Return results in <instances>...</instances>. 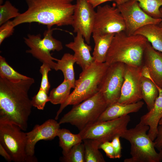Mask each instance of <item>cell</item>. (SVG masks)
Returning a JSON list of instances; mask_svg holds the SVG:
<instances>
[{"mask_svg":"<svg viewBox=\"0 0 162 162\" xmlns=\"http://www.w3.org/2000/svg\"><path fill=\"white\" fill-rule=\"evenodd\" d=\"M141 67L125 64L124 80L118 103L132 104L142 99L141 89Z\"/></svg>","mask_w":162,"mask_h":162,"instance_id":"13","label":"cell"},{"mask_svg":"<svg viewBox=\"0 0 162 162\" xmlns=\"http://www.w3.org/2000/svg\"><path fill=\"white\" fill-rule=\"evenodd\" d=\"M74 106L60 119L59 123L60 124L70 123L80 131L96 122L108 106L104 97L99 91L82 103Z\"/></svg>","mask_w":162,"mask_h":162,"instance_id":"6","label":"cell"},{"mask_svg":"<svg viewBox=\"0 0 162 162\" xmlns=\"http://www.w3.org/2000/svg\"><path fill=\"white\" fill-rule=\"evenodd\" d=\"M76 0H25L27 10L12 22L15 27L24 23L36 22L51 28L72 25Z\"/></svg>","mask_w":162,"mask_h":162,"instance_id":"2","label":"cell"},{"mask_svg":"<svg viewBox=\"0 0 162 162\" xmlns=\"http://www.w3.org/2000/svg\"><path fill=\"white\" fill-rule=\"evenodd\" d=\"M144 103L140 101L130 104H122L118 102L106 107L96 122L104 121L115 119L138 111L142 107Z\"/></svg>","mask_w":162,"mask_h":162,"instance_id":"19","label":"cell"},{"mask_svg":"<svg viewBox=\"0 0 162 162\" xmlns=\"http://www.w3.org/2000/svg\"><path fill=\"white\" fill-rule=\"evenodd\" d=\"M2 0H0V4H2Z\"/></svg>","mask_w":162,"mask_h":162,"instance_id":"42","label":"cell"},{"mask_svg":"<svg viewBox=\"0 0 162 162\" xmlns=\"http://www.w3.org/2000/svg\"><path fill=\"white\" fill-rule=\"evenodd\" d=\"M16 125L0 121V144L15 162H36L26 152V133Z\"/></svg>","mask_w":162,"mask_h":162,"instance_id":"7","label":"cell"},{"mask_svg":"<svg viewBox=\"0 0 162 162\" xmlns=\"http://www.w3.org/2000/svg\"><path fill=\"white\" fill-rule=\"evenodd\" d=\"M159 124H162V118L160 120L159 122Z\"/></svg>","mask_w":162,"mask_h":162,"instance_id":"41","label":"cell"},{"mask_svg":"<svg viewBox=\"0 0 162 162\" xmlns=\"http://www.w3.org/2000/svg\"><path fill=\"white\" fill-rule=\"evenodd\" d=\"M143 64L149 69L154 82L162 88V52L155 50L148 41L143 54Z\"/></svg>","mask_w":162,"mask_h":162,"instance_id":"16","label":"cell"},{"mask_svg":"<svg viewBox=\"0 0 162 162\" xmlns=\"http://www.w3.org/2000/svg\"><path fill=\"white\" fill-rule=\"evenodd\" d=\"M98 148L103 150L107 156L110 158H115L114 153L111 142L107 141L103 142L100 145Z\"/></svg>","mask_w":162,"mask_h":162,"instance_id":"34","label":"cell"},{"mask_svg":"<svg viewBox=\"0 0 162 162\" xmlns=\"http://www.w3.org/2000/svg\"><path fill=\"white\" fill-rule=\"evenodd\" d=\"M34 82L31 77L13 82L0 77V121L26 130L32 106L28 92Z\"/></svg>","mask_w":162,"mask_h":162,"instance_id":"1","label":"cell"},{"mask_svg":"<svg viewBox=\"0 0 162 162\" xmlns=\"http://www.w3.org/2000/svg\"><path fill=\"white\" fill-rule=\"evenodd\" d=\"M114 0H88V2L94 8L105 2Z\"/></svg>","mask_w":162,"mask_h":162,"instance_id":"39","label":"cell"},{"mask_svg":"<svg viewBox=\"0 0 162 162\" xmlns=\"http://www.w3.org/2000/svg\"><path fill=\"white\" fill-rule=\"evenodd\" d=\"M0 77L13 82L29 79L14 70L7 62L5 58L0 56Z\"/></svg>","mask_w":162,"mask_h":162,"instance_id":"28","label":"cell"},{"mask_svg":"<svg viewBox=\"0 0 162 162\" xmlns=\"http://www.w3.org/2000/svg\"><path fill=\"white\" fill-rule=\"evenodd\" d=\"M125 29L124 20L117 6L106 4L97 7L92 33L115 34Z\"/></svg>","mask_w":162,"mask_h":162,"instance_id":"9","label":"cell"},{"mask_svg":"<svg viewBox=\"0 0 162 162\" xmlns=\"http://www.w3.org/2000/svg\"><path fill=\"white\" fill-rule=\"evenodd\" d=\"M0 154L8 162H10L12 161L10 154L1 144H0Z\"/></svg>","mask_w":162,"mask_h":162,"instance_id":"37","label":"cell"},{"mask_svg":"<svg viewBox=\"0 0 162 162\" xmlns=\"http://www.w3.org/2000/svg\"><path fill=\"white\" fill-rule=\"evenodd\" d=\"M160 10L161 12V20L160 23L158 24V25L161 27H162V8H160Z\"/></svg>","mask_w":162,"mask_h":162,"instance_id":"40","label":"cell"},{"mask_svg":"<svg viewBox=\"0 0 162 162\" xmlns=\"http://www.w3.org/2000/svg\"><path fill=\"white\" fill-rule=\"evenodd\" d=\"M24 42L30 48L26 52L31 54L33 56L43 63L48 64L52 69H55L56 63L53 61L58 59L52 57L51 50L45 40L41 39L40 34L36 35L29 34L24 38Z\"/></svg>","mask_w":162,"mask_h":162,"instance_id":"15","label":"cell"},{"mask_svg":"<svg viewBox=\"0 0 162 162\" xmlns=\"http://www.w3.org/2000/svg\"><path fill=\"white\" fill-rule=\"evenodd\" d=\"M73 88L70 83L64 80L58 87L52 89L50 92L49 98L50 102L53 104H61L68 98Z\"/></svg>","mask_w":162,"mask_h":162,"instance_id":"27","label":"cell"},{"mask_svg":"<svg viewBox=\"0 0 162 162\" xmlns=\"http://www.w3.org/2000/svg\"><path fill=\"white\" fill-rule=\"evenodd\" d=\"M72 25L74 32L80 33L88 44L90 42L96 11L88 0H76Z\"/></svg>","mask_w":162,"mask_h":162,"instance_id":"12","label":"cell"},{"mask_svg":"<svg viewBox=\"0 0 162 162\" xmlns=\"http://www.w3.org/2000/svg\"><path fill=\"white\" fill-rule=\"evenodd\" d=\"M117 6L123 17L124 32L128 35L134 34L138 29L147 25H158L161 20V18H154L146 14L135 0L127 1Z\"/></svg>","mask_w":162,"mask_h":162,"instance_id":"11","label":"cell"},{"mask_svg":"<svg viewBox=\"0 0 162 162\" xmlns=\"http://www.w3.org/2000/svg\"><path fill=\"white\" fill-rule=\"evenodd\" d=\"M21 13L18 9L12 5L9 1L0 6V25L5 23L9 20L18 16Z\"/></svg>","mask_w":162,"mask_h":162,"instance_id":"30","label":"cell"},{"mask_svg":"<svg viewBox=\"0 0 162 162\" xmlns=\"http://www.w3.org/2000/svg\"><path fill=\"white\" fill-rule=\"evenodd\" d=\"M75 62L76 60L74 55L69 53H65L61 59H58L57 61L54 69L56 71H62L64 75V80L68 81L73 88H75L76 80L74 68V65Z\"/></svg>","mask_w":162,"mask_h":162,"instance_id":"22","label":"cell"},{"mask_svg":"<svg viewBox=\"0 0 162 162\" xmlns=\"http://www.w3.org/2000/svg\"><path fill=\"white\" fill-rule=\"evenodd\" d=\"M57 136L59 138V146L62 149L63 156L66 155L73 146L83 141L79 133L74 134L65 128H60Z\"/></svg>","mask_w":162,"mask_h":162,"instance_id":"23","label":"cell"},{"mask_svg":"<svg viewBox=\"0 0 162 162\" xmlns=\"http://www.w3.org/2000/svg\"><path fill=\"white\" fill-rule=\"evenodd\" d=\"M119 136L114 137L112 140V143L115 158L119 159L122 156V146L120 141Z\"/></svg>","mask_w":162,"mask_h":162,"instance_id":"35","label":"cell"},{"mask_svg":"<svg viewBox=\"0 0 162 162\" xmlns=\"http://www.w3.org/2000/svg\"><path fill=\"white\" fill-rule=\"evenodd\" d=\"M130 120L128 115L111 120L96 122L80 131L79 133L83 140L91 139L100 144L112 140L117 136L121 137L128 129Z\"/></svg>","mask_w":162,"mask_h":162,"instance_id":"8","label":"cell"},{"mask_svg":"<svg viewBox=\"0 0 162 162\" xmlns=\"http://www.w3.org/2000/svg\"><path fill=\"white\" fill-rule=\"evenodd\" d=\"M109 66L105 62L100 63L94 62L82 70L79 79L76 80L74 90L61 104L55 119H58L60 114L68 106L79 104L98 92L100 84Z\"/></svg>","mask_w":162,"mask_h":162,"instance_id":"4","label":"cell"},{"mask_svg":"<svg viewBox=\"0 0 162 162\" xmlns=\"http://www.w3.org/2000/svg\"><path fill=\"white\" fill-rule=\"evenodd\" d=\"M141 89L142 99L146 104L149 111L152 107L158 96L156 84L153 80L142 76Z\"/></svg>","mask_w":162,"mask_h":162,"instance_id":"24","label":"cell"},{"mask_svg":"<svg viewBox=\"0 0 162 162\" xmlns=\"http://www.w3.org/2000/svg\"><path fill=\"white\" fill-rule=\"evenodd\" d=\"M129 0H114L116 5ZM137 1L142 10L150 16L156 18H161L160 10L162 6V0H135Z\"/></svg>","mask_w":162,"mask_h":162,"instance_id":"26","label":"cell"},{"mask_svg":"<svg viewBox=\"0 0 162 162\" xmlns=\"http://www.w3.org/2000/svg\"><path fill=\"white\" fill-rule=\"evenodd\" d=\"M15 26L12 21H7L1 26L0 27V44L6 38L12 35Z\"/></svg>","mask_w":162,"mask_h":162,"instance_id":"33","label":"cell"},{"mask_svg":"<svg viewBox=\"0 0 162 162\" xmlns=\"http://www.w3.org/2000/svg\"><path fill=\"white\" fill-rule=\"evenodd\" d=\"M85 39L79 32L76 33L74 41L65 44V46L74 52V56L76 63L84 70L90 66L94 62L91 55V46L85 42Z\"/></svg>","mask_w":162,"mask_h":162,"instance_id":"17","label":"cell"},{"mask_svg":"<svg viewBox=\"0 0 162 162\" xmlns=\"http://www.w3.org/2000/svg\"><path fill=\"white\" fill-rule=\"evenodd\" d=\"M47 92L44 90L40 88L37 93L32 98V106L39 110L44 109L46 103L50 101Z\"/></svg>","mask_w":162,"mask_h":162,"instance_id":"31","label":"cell"},{"mask_svg":"<svg viewBox=\"0 0 162 162\" xmlns=\"http://www.w3.org/2000/svg\"><path fill=\"white\" fill-rule=\"evenodd\" d=\"M154 141L155 148L159 151L162 150V124H159L157 135Z\"/></svg>","mask_w":162,"mask_h":162,"instance_id":"36","label":"cell"},{"mask_svg":"<svg viewBox=\"0 0 162 162\" xmlns=\"http://www.w3.org/2000/svg\"><path fill=\"white\" fill-rule=\"evenodd\" d=\"M156 86L158 91V96L152 107L141 117L140 121L149 126L148 134L153 141L156 137L159 122L162 118V88L157 84Z\"/></svg>","mask_w":162,"mask_h":162,"instance_id":"18","label":"cell"},{"mask_svg":"<svg viewBox=\"0 0 162 162\" xmlns=\"http://www.w3.org/2000/svg\"><path fill=\"white\" fill-rule=\"evenodd\" d=\"M61 160L65 162H85L83 143L82 142L73 146L66 155L63 156Z\"/></svg>","mask_w":162,"mask_h":162,"instance_id":"29","label":"cell"},{"mask_svg":"<svg viewBox=\"0 0 162 162\" xmlns=\"http://www.w3.org/2000/svg\"><path fill=\"white\" fill-rule=\"evenodd\" d=\"M141 74L142 77L147 78L153 80L149 69L146 65L143 64L141 67Z\"/></svg>","mask_w":162,"mask_h":162,"instance_id":"38","label":"cell"},{"mask_svg":"<svg viewBox=\"0 0 162 162\" xmlns=\"http://www.w3.org/2000/svg\"><path fill=\"white\" fill-rule=\"evenodd\" d=\"M134 34L144 36L155 50L162 52V27L158 25H147L138 29Z\"/></svg>","mask_w":162,"mask_h":162,"instance_id":"21","label":"cell"},{"mask_svg":"<svg viewBox=\"0 0 162 162\" xmlns=\"http://www.w3.org/2000/svg\"><path fill=\"white\" fill-rule=\"evenodd\" d=\"M148 41L139 34L128 35L124 31L115 34L106 56L105 62L110 65L116 62L140 67Z\"/></svg>","mask_w":162,"mask_h":162,"instance_id":"3","label":"cell"},{"mask_svg":"<svg viewBox=\"0 0 162 162\" xmlns=\"http://www.w3.org/2000/svg\"><path fill=\"white\" fill-rule=\"evenodd\" d=\"M50 65L48 64L43 63L40 67L39 71L42 74V78L40 88L46 91L48 94L50 85L48 79V72L51 70Z\"/></svg>","mask_w":162,"mask_h":162,"instance_id":"32","label":"cell"},{"mask_svg":"<svg viewBox=\"0 0 162 162\" xmlns=\"http://www.w3.org/2000/svg\"><path fill=\"white\" fill-rule=\"evenodd\" d=\"M85 147V162H105V160L99 150L100 144L91 139L82 140Z\"/></svg>","mask_w":162,"mask_h":162,"instance_id":"25","label":"cell"},{"mask_svg":"<svg viewBox=\"0 0 162 162\" xmlns=\"http://www.w3.org/2000/svg\"><path fill=\"white\" fill-rule=\"evenodd\" d=\"M125 64L116 62L110 65L99 87L108 106L116 103L120 98L124 80Z\"/></svg>","mask_w":162,"mask_h":162,"instance_id":"10","label":"cell"},{"mask_svg":"<svg viewBox=\"0 0 162 162\" xmlns=\"http://www.w3.org/2000/svg\"><path fill=\"white\" fill-rule=\"evenodd\" d=\"M94 46L92 53L94 62L104 63L106 62L107 53L115 34L92 33Z\"/></svg>","mask_w":162,"mask_h":162,"instance_id":"20","label":"cell"},{"mask_svg":"<svg viewBox=\"0 0 162 162\" xmlns=\"http://www.w3.org/2000/svg\"><path fill=\"white\" fill-rule=\"evenodd\" d=\"M148 126L140 122L134 128L127 129L121 137L130 144L131 157L124 162H160L162 160V150L157 152L154 143L147 132Z\"/></svg>","mask_w":162,"mask_h":162,"instance_id":"5","label":"cell"},{"mask_svg":"<svg viewBox=\"0 0 162 162\" xmlns=\"http://www.w3.org/2000/svg\"><path fill=\"white\" fill-rule=\"evenodd\" d=\"M60 124L56 120L49 119L42 124H36L26 133V152L27 155L38 161L34 155L35 145L41 140H51L57 136Z\"/></svg>","mask_w":162,"mask_h":162,"instance_id":"14","label":"cell"}]
</instances>
